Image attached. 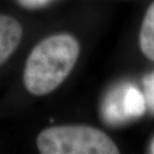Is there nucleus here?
<instances>
[{"label": "nucleus", "instance_id": "20e7f679", "mask_svg": "<svg viewBox=\"0 0 154 154\" xmlns=\"http://www.w3.org/2000/svg\"><path fill=\"white\" fill-rule=\"evenodd\" d=\"M23 36L22 25L10 15L0 14V66L16 51Z\"/></svg>", "mask_w": 154, "mask_h": 154}, {"label": "nucleus", "instance_id": "423d86ee", "mask_svg": "<svg viewBox=\"0 0 154 154\" xmlns=\"http://www.w3.org/2000/svg\"><path fill=\"white\" fill-rule=\"evenodd\" d=\"M143 84L146 106H148L149 109L154 112V72L144 78Z\"/></svg>", "mask_w": 154, "mask_h": 154}, {"label": "nucleus", "instance_id": "f257e3e1", "mask_svg": "<svg viewBox=\"0 0 154 154\" xmlns=\"http://www.w3.org/2000/svg\"><path fill=\"white\" fill-rule=\"evenodd\" d=\"M80 44L68 33L42 39L29 53L23 69V83L34 96L50 94L62 84L74 68Z\"/></svg>", "mask_w": 154, "mask_h": 154}, {"label": "nucleus", "instance_id": "7ed1b4c3", "mask_svg": "<svg viewBox=\"0 0 154 154\" xmlns=\"http://www.w3.org/2000/svg\"><path fill=\"white\" fill-rule=\"evenodd\" d=\"M144 94L131 84L120 85L110 92L103 104V116L110 124H120L145 113Z\"/></svg>", "mask_w": 154, "mask_h": 154}, {"label": "nucleus", "instance_id": "39448f33", "mask_svg": "<svg viewBox=\"0 0 154 154\" xmlns=\"http://www.w3.org/2000/svg\"><path fill=\"white\" fill-rule=\"evenodd\" d=\"M140 48L148 59L154 61V2L149 6L140 30Z\"/></svg>", "mask_w": 154, "mask_h": 154}, {"label": "nucleus", "instance_id": "6e6552de", "mask_svg": "<svg viewBox=\"0 0 154 154\" xmlns=\"http://www.w3.org/2000/svg\"><path fill=\"white\" fill-rule=\"evenodd\" d=\"M152 151L154 152V141H153V143H152Z\"/></svg>", "mask_w": 154, "mask_h": 154}, {"label": "nucleus", "instance_id": "0eeeda50", "mask_svg": "<svg viewBox=\"0 0 154 154\" xmlns=\"http://www.w3.org/2000/svg\"><path fill=\"white\" fill-rule=\"evenodd\" d=\"M21 4L25 5V7H40L49 2V0H20Z\"/></svg>", "mask_w": 154, "mask_h": 154}, {"label": "nucleus", "instance_id": "f03ea898", "mask_svg": "<svg viewBox=\"0 0 154 154\" xmlns=\"http://www.w3.org/2000/svg\"><path fill=\"white\" fill-rule=\"evenodd\" d=\"M42 154H117L111 138L88 125H58L43 129L36 137Z\"/></svg>", "mask_w": 154, "mask_h": 154}]
</instances>
